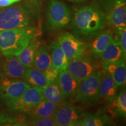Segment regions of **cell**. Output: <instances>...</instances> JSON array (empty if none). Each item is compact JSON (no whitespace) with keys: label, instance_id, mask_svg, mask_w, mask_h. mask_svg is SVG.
I'll return each instance as SVG.
<instances>
[{"label":"cell","instance_id":"obj_26","mask_svg":"<svg viewBox=\"0 0 126 126\" xmlns=\"http://www.w3.org/2000/svg\"><path fill=\"white\" fill-rule=\"evenodd\" d=\"M30 125L33 126H56V124L53 116H51L48 117L33 119L30 123Z\"/></svg>","mask_w":126,"mask_h":126},{"label":"cell","instance_id":"obj_21","mask_svg":"<svg viewBox=\"0 0 126 126\" xmlns=\"http://www.w3.org/2000/svg\"><path fill=\"white\" fill-rule=\"evenodd\" d=\"M40 43L36 40L33 39L31 43L16 56L17 59L23 65L27 68L33 67V61L37 50L39 48Z\"/></svg>","mask_w":126,"mask_h":126},{"label":"cell","instance_id":"obj_10","mask_svg":"<svg viewBox=\"0 0 126 126\" xmlns=\"http://www.w3.org/2000/svg\"><path fill=\"white\" fill-rule=\"evenodd\" d=\"M31 86L18 79L3 77L0 81V97L6 102L15 100Z\"/></svg>","mask_w":126,"mask_h":126},{"label":"cell","instance_id":"obj_34","mask_svg":"<svg viewBox=\"0 0 126 126\" xmlns=\"http://www.w3.org/2000/svg\"><path fill=\"white\" fill-rule=\"evenodd\" d=\"M33 1H37V0H33Z\"/></svg>","mask_w":126,"mask_h":126},{"label":"cell","instance_id":"obj_28","mask_svg":"<svg viewBox=\"0 0 126 126\" xmlns=\"http://www.w3.org/2000/svg\"><path fill=\"white\" fill-rule=\"evenodd\" d=\"M118 34L120 36L119 42L124 56L126 58V28L117 31Z\"/></svg>","mask_w":126,"mask_h":126},{"label":"cell","instance_id":"obj_9","mask_svg":"<svg viewBox=\"0 0 126 126\" xmlns=\"http://www.w3.org/2000/svg\"><path fill=\"white\" fill-rule=\"evenodd\" d=\"M67 70L80 82L97 69L95 63L91 58L82 56L69 61Z\"/></svg>","mask_w":126,"mask_h":126},{"label":"cell","instance_id":"obj_33","mask_svg":"<svg viewBox=\"0 0 126 126\" xmlns=\"http://www.w3.org/2000/svg\"><path fill=\"white\" fill-rule=\"evenodd\" d=\"M67 1H71V2H82L85 1V0H67Z\"/></svg>","mask_w":126,"mask_h":126},{"label":"cell","instance_id":"obj_30","mask_svg":"<svg viewBox=\"0 0 126 126\" xmlns=\"http://www.w3.org/2000/svg\"><path fill=\"white\" fill-rule=\"evenodd\" d=\"M102 8L106 13L111 10L115 5V0H97Z\"/></svg>","mask_w":126,"mask_h":126},{"label":"cell","instance_id":"obj_17","mask_svg":"<svg viewBox=\"0 0 126 126\" xmlns=\"http://www.w3.org/2000/svg\"><path fill=\"white\" fill-rule=\"evenodd\" d=\"M105 72L109 73L118 87L125 85L126 82V61L117 63H103Z\"/></svg>","mask_w":126,"mask_h":126},{"label":"cell","instance_id":"obj_1","mask_svg":"<svg viewBox=\"0 0 126 126\" xmlns=\"http://www.w3.org/2000/svg\"><path fill=\"white\" fill-rule=\"evenodd\" d=\"M105 11L97 4H91L79 8L72 16L70 23L72 34L79 40L94 39L106 25Z\"/></svg>","mask_w":126,"mask_h":126},{"label":"cell","instance_id":"obj_6","mask_svg":"<svg viewBox=\"0 0 126 126\" xmlns=\"http://www.w3.org/2000/svg\"><path fill=\"white\" fill-rule=\"evenodd\" d=\"M86 114L83 108L64 103L57 106L53 117L56 126H75Z\"/></svg>","mask_w":126,"mask_h":126},{"label":"cell","instance_id":"obj_11","mask_svg":"<svg viewBox=\"0 0 126 126\" xmlns=\"http://www.w3.org/2000/svg\"><path fill=\"white\" fill-rule=\"evenodd\" d=\"M57 82L64 100H74L79 82L70 74L67 70L60 71Z\"/></svg>","mask_w":126,"mask_h":126},{"label":"cell","instance_id":"obj_19","mask_svg":"<svg viewBox=\"0 0 126 126\" xmlns=\"http://www.w3.org/2000/svg\"><path fill=\"white\" fill-rule=\"evenodd\" d=\"M50 51L52 66L59 71L67 70L69 60L57 42L51 43Z\"/></svg>","mask_w":126,"mask_h":126},{"label":"cell","instance_id":"obj_20","mask_svg":"<svg viewBox=\"0 0 126 126\" xmlns=\"http://www.w3.org/2000/svg\"><path fill=\"white\" fill-rule=\"evenodd\" d=\"M113 123L109 116L106 114H86L75 124V126H105Z\"/></svg>","mask_w":126,"mask_h":126},{"label":"cell","instance_id":"obj_32","mask_svg":"<svg viewBox=\"0 0 126 126\" xmlns=\"http://www.w3.org/2000/svg\"><path fill=\"white\" fill-rule=\"evenodd\" d=\"M122 2H125L126 0H115V5H117L118 4H120V3Z\"/></svg>","mask_w":126,"mask_h":126},{"label":"cell","instance_id":"obj_5","mask_svg":"<svg viewBox=\"0 0 126 126\" xmlns=\"http://www.w3.org/2000/svg\"><path fill=\"white\" fill-rule=\"evenodd\" d=\"M101 71L96 70L80 82L74 100L86 106H94L99 100V85Z\"/></svg>","mask_w":126,"mask_h":126},{"label":"cell","instance_id":"obj_7","mask_svg":"<svg viewBox=\"0 0 126 126\" xmlns=\"http://www.w3.org/2000/svg\"><path fill=\"white\" fill-rule=\"evenodd\" d=\"M43 99L42 89L30 86L18 98L6 102V105L7 108L12 111H25L40 103Z\"/></svg>","mask_w":126,"mask_h":126},{"label":"cell","instance_id":"obj_24","mask_svg":"<svg viewBox=\"0 0 126 126\" xmlns=\"http://www.w3.org/2000/svg\"><path fill=\"white\" fill-rule=\"evenodd\" d=\"M51 66V56L48 50L45 46L39 47L34 57L33 67L37 70L44 71Z\"/></svg>","mask_w":126,"mask_h":126},{"label":"cell","instance_id":"obj_23","mask_svg":"<svg viewBox=\"0 0 126 126\" xmlns=\"http://www.w3.org/2000/svg\"><path fill=\"white\" fill-rule=\"evenodd\" d=\"M23 79L31 86L43 89L48 82L43 71L36 68H28Z\"/></svg>","mask_w":126,"mask_h":126},{"label":"cell","instance_id":"obj_14","mask_svg":"<svg viewBox=\"0 0 126 126\" xmlns=\"http://www.w3.org/2000/svg\"><path fill=\"white\" fill-rule=\"evenodd\" d=\"M118 88L109 73H102L99 85V99H105L109 103L117 94Z\"/></svg>","mask_w":126,"mask_h":126},{"label":"cell","instance_id":"obj_18","mask_svg":"<svg viewBox=\"0 0 126 126\" xmlns=\"http://www.w3.org/2000/svg\"><path fill=\"white\" fill-rule=\"evenodd\" d=\"M94 38L89 45L91 51L95 56H100L102 52L113 39V35L111 32L104 31L100 32Z\"/></svg>","mask_w":126,"mask_h":126},{"label":"cell","instance_id":"obj_29","mask_svg":"<svg viewBox=\"0 0 126 126\" xmlns=\"http://www.w3.org/2000/svg\"><path fill=\"white\" fill-rule=\"evenodd\" d=\"M17 121V118L11 117L5 113L0 111V126L7 125L14 123Z\"/></svg>","mask_w":126,"mask_h":126},{"label":"cell","instance_id":"obj_3","mask_svg":"<svg viewBox=\"0 0 126 126\" xmlns=\"http://www.w3.org/2000/svg\"><path fill=\"white\" fill-rule=\"evenodd\" d=\"M36 11L30 5H19L0 11V31L33 26Z\"/></svg>","mask_w":126,"mask_h":126},{"label":"cell","instance_id":"obj_22","mask_svg":"<svg viewBox=\"0 0 126 126\" xmlns=\"http://www.w3.org/2000/svg\"><path fill=\"white\" fill-rule=\"evenodd\" d=\"M42 93L44 99L58 106L64 103L65 100L57 81L49 82L42 89Z\"/></svg>","mask_w":126,"mask_h":126},{"label":"cell","instance_id":"obj_4","mask_svg":"<svg viewBox=\"0 0 126 126\" xmlns=\"http://www.w3.org/2000/svg\"><path fill=\"white\" fill-rule=\"evenodd\" d=\"M72 19L70 9L60 0H48L47 9V26L50 30L65 29Z\"/></svg>","mask_w":126,"mask_h":126},{"label":"cell","instance_id":"obj_16","mask_svg":"<svg viewBox=\"0 0 126 126\" xmlns=\"http://www.w3.org/2000/svg\"><path fill=\"white\" fill-rule=\"evenodd\" d=\"M58 105L43 99L40 103L25 110L32 119H41L53 116Z\"/></svg>","mask_w":126,"mask_h":126},{"label":"cell","instance_id":"obj_2","mask_svg":"<svg viewBox=\"0 0 126 126\" xmlns=\"http://www.w3.org/2000/svg\"><path fill=\"white\" fill-rule=\"evenodd\" d=\"M37 35L34 26L0 31V50L5 56H17Z\"/></svg>","mask_w":126,"mask_h":126},{"label":"cell","instance_id":"obj_25","mask_svg":"<svg viewBox=\"0 0 126 126\" xmlns=\"http://www.w3.org/2000/svg\"><path fill=\"white\" fill-rule=\"evenodd\" d=\"M110 106L113 112L119 117H125L126 116V92L125 89L116 94L114 98L109 102Z\"/></svg>","mask_w":126,"mask_h":126},{"label":"cell","instance_id":"obj_13","mask_svg":"<svg viewBox=\"0 0 126 126\" xmlns=\"http://www.w3.org/2000/svg\"><path fill=\"white\" fill-rule=\"evenodd\" d=\"M106 16V22L113 29L119 30L126 28V5L125 2L115 5Z\"/></svg>","mask_w":126,"mask_h":126},{"label":"cell","instance_id":"obj_15","mask_svg":"<svg viewBox=\"0 0 126 126\" xmlns=\"http://www.w3.org/2000/svg\"><path fill=\"white\" fill-rule=\"evenodd\" d=\"M100 56L103 63H117L126 61L119 41L113 38Z\"/></svg>","mask_w":126,"mask_h":126},{"label":"cell","instance_id":"obj_27","mask_svg":"<svg viewBox=\"0 0 126 126\" xmlns=\"http://www.w3.org/2000/svg\"><path fill=\"white\" fill-rule=\"evenodd\" d=\"M43 72L48 82L56 81L57 78L59 76V71L55 68L54 67H53V66L48 67Z\"/></svg>","mask_w":126,"mask_h":126},{"label":"cell","instance_id":"obj_8","mask_svg":"<svg viewBox=\"0 0 126 126\" xmlns=\"http://www.w3.org/2000/svg\"><path fill=\"white\" fill-rule=\"evenodd\" d=\"M58 43L69 61L83 56L88 47L87 43L68 32L60 34Z\"/></svg>","mask_w":126,"mask_h":126},{"label":"cell","instance_id":"obj_31","mask_svg":"<svg viewBox=\"0 0 126 126\" xmlns=\"http://www.w3.org/2000/svg\"><path fill=\"white\" fill-rule=\"evenodd\" d=\"M22 0H0V8L8 7Z\"/></svg>","mask_w":126,"mask_h":126},{"label":"cell","instance_id":"obj_12","mask_svg":"<svg viewBox=\"0 0 126 126\" xmlns=\"http://www.w3.org/2000/svg\"><path fill=\"white\" fill-rule=\"evenodd\" d=\"M27 69L14 56H6L2 66L5 77L11 79L23 78Z\"/></svg>","mask_w":126,"mask_h":126}]
</instances>
